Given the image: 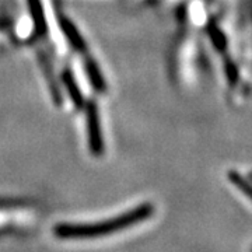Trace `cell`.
I'll list each match as a JSON object with an SVG mask.
<instances>
[{"mask_svg": "<svg viewBox=\"0 0 252 252\" xmlns=\"http://www.w3.org/2000/svg\"><path fill=\"white\" fill-rule=\"evenodd\" d=\"M153 213V205L143 203L121 216L114 217L107 221L95 223V224H58L55 227V235L59 238H91V237L109 235L112 233L121 231L126 227L144 221Z\"/></svg>", "mask_w": 252, "mask_h": 252, "instance_id": "1", "label": "cell"}, {"mask_svg": "<svg viewBox=\"0 0 252 252\" xmlns=\"http://www.w3.org/2000/svg\"><path fill=\"white\" fill-rule=\"evenodd\" d=\"M86 111H87L89 144H90L91 153L94 156H101L104 152V143H102V133H101V124H99L97 104L93 101H89Z\"/></svg>", "mask_w": 252, "mask_h": 252, "instance_id": "2", "label": "cell"}, {"mask_svg": "<svg viewBox=\"0 0 252 252\" xmlns=\"http://www.w3.org/2000/svg\"><path fill=\"white\" fill-rule=\"evenodd\" d=\"M61 30H62V32L67 38V41L72 44V46L77 52H86V42L81 38L80 32L77 31L76 26L73 24L69 18H61Z\"/></svg>", "mask_w": 252, "mask_h": 252, "instance_id": "3", "label": "cell"}, {"mask_svg": "<svg viewBox=\"0 0 252 252\" xmlns=\"http://www.w3.org/2000/svg\"><path fill=\"white\" fill-rule=\"evenodd\" d=\"M27 1L30 11H31V16H32V21H34L36 32L44 34L46 31V21L41 0H27Z\"/></svg>", "mask_w": 252, "mask_h": 252, "instance_id": "4", "label": "cell"}, {"mask_svg": "<svg viewBox=\"0 0 252 252\" xmlns=\"http://www.w3.org/2000/svg\"><path fill=\"white\" fill-rule=\"evenodd\" d=\"M62 79L63 83H64V86H66V90L69 93V95H70V98H72L73 102H74V105H76L77 108H81V107L84 105V99H83L81 91L80 89H79L76 80H74L73 74L69 72V70H66V72L62 74Z\"/></svg>", "mask_w": 252, "mask_h": 252, "instance_id": "5", "label": "cell"}, {"mask_svg": "<svg viewBox=\"0 0 252 252\" xmlns=\"http://www.w3.org/2000/svg\"><path fill=\"white\" fill-rule=\"evenodd\" d=\"M86 70H87V74H89V79H90L93 87L97 91L105 90V81H104V77H102V74L99 72L97 63L94 62V61H91V59H87Z\"/></svg>", "mask_w": 252, "mask_h": 252, "instance_id": "6", "label": "cell"}, {"mask_svg": "<svg viewBox=\"0 0 252 252\" xmlns=\"http://www.w3.org/2000/svg\"><path fill=\"white\" fill-rule=\"evenodd\" d=\"M227 178L231 181V184L234 185L235 188L240 189L241 192L245 193L247 198H250L252 200V184L247 178H244L241 174H238L234 170L227 171Z\"/></svg>", "mask_w": 252, "mask_h": 252, "instance_id": "7", "label": "cell"}, {"mask_svg": "<svg viewBox=\"0 0 252 252\" xmlns=\"http://www.w3.org/2000/svg\"><path fill=\"white\" fill-rule=\"evenodd\" d=\"M210 35H212V38H213V42H215V45H216L217 48H223V46L225 45L224 36L221 35V32H220V31H217L215 27L210 30Z\"/></svg>", "mask_w": 252, "mask_h": 252, "instance_id": "8", "label": "cell"}, {"mask_svg": "<svg viewBox=\"0 0 252 252\" xmlns=\"http://www.w3.org/2000/svg\"><path fill=\"white\" fill-rule=\"evenodd\" d=\"M225 72H227L228 80L231 81V83H234L235 79H237V69H235V66L230 61L225 62Z\"/></svg>", "mask_w": 252, "mask_h": 252, "instance_id": "9", "label": "cell"}, {"mask_svg": "<svg viewBox=\"0 0 252 252\" xmlns=\"http://www.w3.org/2000/svg\"><path fill=\"white\" fill-rule=\"evenodd\" d=\"M248 178H250V180H251V181H252V171H251V172H250V174H248Z\"/></svg>", "mask_w": 252, "mask_h": 252, "instance_id": "10", "label": "cell"}]
</instances>
